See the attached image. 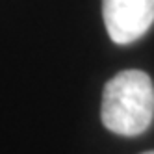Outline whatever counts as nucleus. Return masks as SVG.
Returning <instances> with one entry per match:
<instances>
[{
	"label": "nucleus",
	"instance_id": "f03ea898",
	"mask_svg": "<svg viewBox=\"0 0 154 154\" xmlns=\"http://www.w3.org/2000/svg\"><path fill=\"white\" fill-rule=\"evenodd\" d=\"M102 17L109 39L130 45L154 23V0H102Z\"/></svg>",
	"mask_w": 154,
	"mask_h": 154
},
{
	"label": "nucleus",
	"instance_id": "f257e3e1",
	"mask_svg": "<svg viewBox=\"0 0 154 154\" xmlns=\"http://www.w3.org/2000/svg\"><path fill=\"white\" fill-rule=\"evenodd\" d=\"M102 125L119 136L143 134L154 119V85L147 72L121 71L104 87L100 106Z\"/></svg>",
	"mask_w": 154,
	"mask_h": 154
},
{
	"label": "nucleus",
	"instance_id": "7ed1b4c3",
	"mask_svg": "<svg viewBox=\"0 0 154 154\" xmlns=\"http://www.w3.org/2000/svg\"><path fill=\"white\" fill-rule=\"evenodd\" d=\"M143 154H154V150H149V152H143Z\"/></svg>",
	"mask_w": 154,
	"mask_h": 154
}]
</instances>
